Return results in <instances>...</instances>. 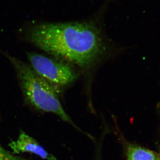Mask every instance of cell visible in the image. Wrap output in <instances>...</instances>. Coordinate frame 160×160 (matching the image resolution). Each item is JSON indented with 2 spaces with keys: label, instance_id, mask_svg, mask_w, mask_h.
Returning <instances> with one entry per match:
<instances>
[{
  "label": "cell",
  "instance_id": "1",
  "mask_svg": "<svg viewBox=\"0 0 160 160\" xmlns=\"http://www.w3.org/2000/svg\"><path fill=\"white\" fill-rule=\"evenodd\" d=\"M27 37L39 49L83 69L91 66L104 50L99 29L89 22L39 24L29 29Z\"/></svg>",
  "mask_w": 160,
  "mask_h": 160
},
{
  "label": "cell",
  "instance_id": "2",
  "mask_svg": "<svg viewBox=\"0 0 160 160\" xmlns=\"http://www.w3.org/2000/svg\"><path fill=\"white\" fill-rule=\"evenodd\" d=\"M15 70L25 102L38 111L52 112L80 130L63 109L53 86L31 65L3 52Z\"/></svg>",
  "mask_w": 160,
  "mask_h": 160
},
{
  "label": "cell",
  "instance_id": "3",
  "mask_svg": "<svg viewBox=\"0 0 160 160\" xmlns=\"http://www.w3.org/2000/svg\"><path fill=\"white\" fill-rule=\"evenodd\" d=\"M26 55L32 68L52 86H66L76 78L73 69L66 63L36 52Z\"/></svg>",
  "mask_w": 160,
  "mask_h": 160
},
{
  "label": "cell",
  "instance_id": "4",
  "mask_svg": "<svg viewBox=\"0 0 160 160\" xmlns=\"http://www.w3.org/2000/svg\"><path fill=\"white\" fill-rule=\"evenodd\" d=\"M9 146L12 149L13 154L28 152L36 155L43 159L57 160L46 151L36 140L22 130L20 131L17 140L12 141Z\"/></svg>",
  "mask_w": 160,
  "mask_h": 160
},
{
  "label": "cell",
  "instance_id": "5",
  "mask_svg": "<svg viewBox=\"0 0 160 160\" xmlns=\"http://www.w3.org/2000/svg\"><path fill=\"white\" fill-rule=\"evenodd\" d=\"M128 160H156L155 155L147 149L132 146L127 150Z\"/></svg>",
  "mask_w": 160,
  "mask_h": 160
},
{
  "label": "cell",
  "instance_id": "6",
  "mask_svg": "<svg viewBox=\"0 0 160 160\" xmlns=\"http://www.w3.org/2000/svg\"><path fill=\"white\" fill-rule=\"evenodd\" d=\"M0 160H30L25 158L17 156L6 150L0 143Z\"/></svg>",
  "mask_w": 160,
  "mask_h": 160
},
{
  "label": "cell",
  "instance_id": "7",
  "mask_svg": "<svg viewBox=\"0 0 160 160\" xmlns=\"http://www.w3.org/2000/svg\"><path fill=\"white\" fill-rule=\"evenodd\" d=\"M158 160H160V158H159L158 159Z\"/></svg>",
  "mask_w": 160,
  "mask_h": 160
}]
</instances>
